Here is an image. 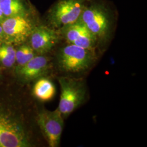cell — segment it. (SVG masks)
Wrapping results in <instances>:
<instances>
[{
  "label": "cell",
  "mask_w": 147,
  "mask_h": 147,
  "mask_svg": "<svg viewBox=\"0 0 147 147\" xmlns=\"http://www.w3.org/2000/svg\"><path fill=\"white\" fill-rule=\"evenodd\" d=\"M30 37L32 48L40 54L50 51L58 41V34L56 32L42 26L34 27Z\"/></svg>",
  "instance_id": "obj_7"
},
{
  "label": "cell",
  "mask_w": 147,
  "mask_h": 147,
  "mask_svg": "<svg viewBox=\"0 0 147 147\" xmlns=\"http://www.w3.org/2000/svg\"><path fill=\"white\" fill-rule=\"evenodd\" d=\"M61 30L62 34L69 44H72L81 34L88 31L87 27L79 20L63 27Z\"/></svg>",
  "instance_id": "obj_11"
},
{
  "label": "cell",
  "mask_w": 147,
  "mask_h": 147,
  "mask_svg": "<svg viewBox=\"0 0 147 147\" xmlns=\"http://www.w3.org/2000/svg\"><path fill=\"white\" fill-rule=\"evenodd\" d=\"M1 117H2V115H0V120H1Z\"/></svg>",
  "instance_id": "obj_17"
},
{
  "label": "cell",
  "mask_w": 147,
  "mask_h": 147,
  "mask_svg": "<svg viewBox=\"0 0 147 147\" xmlns=\"http://www.w3.org/2000/svg\"><path fill=\"white\" fill-rule=\"evenodd\" d=\"M89 1L59 0L50 12V20L53 26L61 28L78 21Z\"/></svg>",
  "instance_id": "obj_4"
},
{
  "label": "cell",
  "mask_w": 147,
  "mask_h": 147,
  "mask_svg": "<svg viewBox=\"0 0 147 147\" xmlns=\"http://www.w3.org/2000/svg\"><path fill=\"white\" fill-rule=\"evenodd\" d=\"M1 24L5 33V42L14 44L24 42L34 28L26 16L6 18Z\"/></svg>",
  "instance_id": "obj_6"
},
{
  "label": "cell",
  "mask_w": 147,
  "mask_h": 147,
  "mask_svg": "<svg viewBox=\"0 0 147 147\" xmlns=\"http://www.w3.org/2000/svg\"><path fill=\"white\" fill-rule=\"evenodd\" d=\"M48 60L45 56H34L26 64L19 68L18 73L24 80L31 81L45 73L48 68Z\"/></svg>",
  "instance_id": "obj_8"
},
{
  "label": "cell",
  "mask_w": 147,
  "mask_h": 147,
  "mask_svg": "<svg viewBox=\"0 0 147 147\" xmlns=\"http://www.w3.org/2000/svg\"><path fill=\"white\" fill-rule=\"evenodd\" d=\"M58 81L61 95L57 109L66 117L84 102L86 88L83 82L76 79L62 77L58 79Z\"/></svg>",
  "instance_id": "obj_3"
},
{
  "label": "cell",
  "mask_w": 147,
  "mask_h": 147,
  "mask_svg": "<svg viewBox=\"0 0 147 147\" xmlns=\"http://www.w3.org/2000/svg\"><path fill=\"white\" fill-rule=\"evenodd\" d=\"M57 59L58 66L62 71L76 73L89 68L93 64L94 56L93 50L69 44L60 50Z\"/></svg>",
  "instance_id": "obj_1"
},
{
  "label": "cell",
  "mask_w": 147,
  "mask_h": 147,
  "mask_svg": "<svg viewBox=\"0 0 147 147\" xmlns=\"http://www.w3.org/2000/svg\"><path fill=\"white\" fill-rule=\"evenodd\" d=\"M97 40L94 35L88 30L78 37L72 44L86 49L93 50Z\"/></svg>",
  "instance_id": "obj_14"
},
{
  "label": "cell",
  "mask_w": 147,
  "mask_h": 147,
  "mask_svg": "<svg viewBox=\"0 0 147 147\" xmlns=\"http://www.w3.org/2000/svg\"><path fill=\"white\" fill-rule=\"evenodd\" d=\"M33 93L38 99L42 101H48L54 97L56 88L51 81L42 78L36 82L33 87Z\"/></svg>",
  "instance_id": "obj_9"
},
{
  "label": "cell",
  "mask_w": 147,
  "mask_h": 147,
  "mask_svg": "<svg viewBox=\"0 0 147 147\" xmlns=\"http://www.w3.org/2000/svg\"><path fill=\"white\" fill-rule=\"evenodd\" d=\"M16 50L9 44L0 45V63L6 67H11L16 63Z\"/></svg>",
  "instance_id": "obj_12"
},
{
  "label": "cell",
  "mask_w": 147,
  "mask_h": 147,
  "mask_svg": "<svg viewBox=\"0 0 147 147\" xmlns=\"http://www.w3.org/2000/svg\"><path fill=\"white\" fill-rule=\"evenodd\" d=\"M5 18H5V16H4V14H3L2 10H1V9L0 8V24L4 20Z\"/></svg>",
  "instance_id": "obj_16"
},
{
  "label": "cell",
  "mask_w": 147,
  "mask_h": 147,
  "mask_svg": "<svg viewBox=\"0 0 147 147\" xmlns=\"http://www.w3.org/2000/svg\"><path fill=\"white\" fill-rule=\"evenodd\" d=\"M5 42V35L3 31V28L0 24V45Z\"/></svg>",
  "instance_id": "obj_15"
},
{
  "label": "cell",
  "mask_w": 147,
  "mask_h": 147,
  "mask_svg": "<svg viewBox=\"0 0 147 147\" xmlns=\"http://www.w3.org/2000/svg\"><path fill=\"white\" fill-rule=\"evenodd\" d=\"M78 20L94 35L97 40L106 39L110 31V13L104 5L100 3L86 5Z\"/></svg>",
  "instance_id": "obj_2"
},
{
  "label": "cell",
  "mask_w": 147,
  "mask_h": 147,
  "mask_svg": "<svg viewBox=\"0 0 147 147\" xmlns=\"http://www.w3.org/2000/svg\"><path fill=\"white\" fill-rule=\"evenodd\" d=\"M37 123L50 147L59 146L64 126L63 116L57 109L53 111H44L37 118Z\"/></svg>",
  "instance_id": "obj_5"
},
{
  "label": "cell",
  "mask_w": 147,
  "mask_h": 147,
  "mask_svg": "<svg viewBox=\"0 0 147 147\" xmlns=\"http://www.w3.org/2000/svg\"><path fill=\"white\" fill-rule=\"evenodd\" d=\"M0 8L5 18L26 16V9L20 0H0Z\"/></svg>",
  "instance_id": "obj_10"
},
{
  "label": "cell",
  "mask_w": 147,
  "mask_h": 147,
  "mask_svg": "<svg viewBox=\"0 0 147 147\" xmlns=\"http://www.w3.org/2000/svg\"><path fill=\"white\" fill-rule=\"evenodd\" d=\"M35 56L34 51L31 46L22 45L16 50V61L19 67L26 64Z\"/></svg>",
  "instance_id": "obj_13"
}]
</instances>
